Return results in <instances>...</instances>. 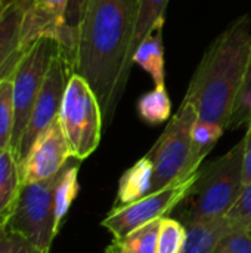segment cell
Segmentation results:
<instances>
[{
  "mask_svg": "<svg viewBox=\"0 0 251 253\" xmlns=\"http://www.w3.org/2000/svg\"><path fill=\"white\" fill-rule=\"evenodd\" d=\"M158 227L160 219L120 239H112L105 253H157Z\"/></svg>",
  "mask_w": 251,
  "mask_h": 253,
  "instance_id": "cell-18",
  "label": "cell"
},
{
  "mask_svg": "<svg viewBox=\"0 0 251 253\" xmlns=\"http://www.w3.org/2000/svg\"><path fill=\"white\" fill-rule=\"evenodd\" d=\"M78 168L80 160L70 159L64 166L55 188V227L59 231L64 218L67 216L72 202L75 200L80 185H78Z\"/></svg>",
  "mask_w": 251,
  "mask_h": 253,
  "instance_id": "cell-17",
  "label": "cell"
},
{
  "mask_svg": "<svg viewBox=\"0 0 251 253\" xmlns=\"http://www.w3.org/2000/svg\"><path fill=\"white\" fill-rule=\"evenodd\" d=\"M89 0H68L67 13H65V31H67V49L64 50L72 62L75 44H77V34L80 28V22L84 15V9ZM72 67V65H71Z\"/></svg>",
  "mask_w": 251,
  "mask_h": 253,
  "instance_id": "cell-24",
  "label": "cell"
},
{
  "mask_svg": "<svg viewBox=\"0 0 251 253\" xmlns=\"http://www.w3.org/2000/svg\"><path fill=\"white\" fill-rule=\"evenodd\" d=\"M59 47L61 44L50 37L38 39L25 52V55L22 56L21 62L18 64L12 76L15 120H13L10 150L15 159H16V151L19 148V142L28 125L31 111L34 108L36 99L41 90L50 61Z\"/></svg>",
  "mask_w": 251,
  "mask_h": 253,
  "instance_id": "cell-7",
  "label": "cell"
},
{
  "mask_svg": "<svg viewBox=\"0 0 251 253\" xmlns=\"http://www.w3.org/2000/svg\"><path fill=\"white\" fill-rule=\"evenodd\" d=\"M225 129L219 125L197 120L192 127V160L195 166H201L206 156L223 135Z\"/></svg>",
  "mask_w": 251,
  "mask_h": 253,
  "instance_id": "cell-22",
  "label": "cell"
},
{
  "mask_svg": "<svg viewBox=\"0 0 251 253\" xmlns=\"http://www.w3.org/2000/svg\"><path fill=\"white\" fill-rule=\"evenodd\" d=\"M58 120L72 159L81 162L98 148L104 120L102 110L89 83L77 73L70 76Z\"/></svg>",
  "mask_w": 251,
  "mask_h": 253,
  "instance_id": "cell-5",
  "label": "cell"
},
{
  "mask_svg": "<svg viewBox=\"0 0 251 253\" xmlns=\"http://www.w3.org/2000/svg\"><path fill=\"white\" fill-rule=\"evenodd\" d=\"M213 253H251V231L231 222V228L220 237Z\"/></svg>",
  "mask_w": 251,
  "mask_h": 253,
  "instance_id": "cell-25",
  "label": "cell"
},
{
  "mask_svg": "<svg viewBox=\"0 0 251 253\" xmlns=\"http://www.w3.org/2000/svg\"><path fill=\"white\" fill-rule=\"evenodd\" d=\"M7 9V7H6ZM6 9H3V10H0V19H1V16L4 15V12H6Z\"/></svg>",
  "mask_w": 251,
  "mask_h": 253,
  "instance_id": "cell-32",
  "label": "cell"
},
{
  "mask_svg": "<svg viewBox=\"0 0 251 253\" xmlns=\"http://www.w3.org/2000/svg\"><path fill=\"white\" fill-rule=\"evenodd\" d=\"M13 3H25V4H28V0H0V9H6Z\"/></svg>",
  "mask_w": 251,
  "mask_h": 253,
  "instance_id": "cell-30",
  "label": "cell"
},
{
  "mask_svg": "<svg viewBox=\"0 0 251 253\" xmlns=\"http://www.w3.org/2000/svg\"><path fill=\"white\" fill-rule=\"evenodd\" d=\"M251 120V101L250 104H249V122Z\"/></svg>",
  "mask_w": 251,
  "mask_h": 253,
  "instance_id": "cell-31",
  "label": "cell"
},
{
  "mask_svg": "<svg viewBox=\"0 0 251 253\" xmlns=\"http://www.w3.org/2000/svg\"><path fill=\"white\" fill-rule=\"evenodd\" d=\"M163 25L160 19L154 30L141 42L132 56V64L142 67L154 80L155 86L164 84V46H163Z\"/></svg>",
  "mask_w": 251,
  "mask_h": 253,
  "instance_id": "cell-13",
  "label": "cell"
},
{
  "mask_svg": "<svg viewBox=\"0 0 251 253\" xmlns=\"http://www.w3.org/2000/svg\"><path fill=\"white\" fill-rule=\"evenodd\" d=\"M68 0H28L21 27V44L30 47L43 37L56 40L67 49L65 13Z\"/></svg>",
  "mask_w": 251,
  "mask_h": 253,
  "instance_id": "cell-11",
  "label": "cell"
},
{
  "mask_svg": "<svg viewBox=\"0 0 251 253\" xmlns=\"http://www.w3.org/2000/svg\"><path fill=\"white\" fill-rule=\"evenodd\" d=\"M250 15H243L206 50L183 98L195 107L198 120L229 127L250 64Z\"/></svg>",
  "mask_w": 251,
  "mask_h": 253,
  "instance_id": "cell-2",
  "label": "cell"
},
{
  "mask_svg": "<svg viewBox=\"0 0 251 253\" xmlns=\"http://www.w3.org/2000/svg\"><path fill=\"white\" fill-rule=\"evenodd\" d=\"M251 101V53H250V64H249V70L246 74V80L244 84L241 87V92L238 95L237 104H235V110H234V116L231 120L229 127H237L241 126L244 123H249V104Z\"/></svg>",
  "mask_w": 251,
  "mask_h": 253,
  "instance_id": "cell-27",
  "label": "cell"
},
{
  "mask_svg": "<svg viewBox=\"0 0 251 253\" xmlns=\"http://www.w3.org/2000/svg\"><path fill=\"white\" fill-rule=\"evenodd\" d=\"M12 76L0 83V148H10L13 133L15 111Z\"/></svg>",
  "mask_w": 251,
  "mask_h": 253,
  "instance_id": "cell-23",
  "label": "cell"
},
{
  "mask_svg": "<svg viewBox=\"0 0 251 253\" xmlns=\"http://www.w3.org/2000/svg\"><path fill=\"white\" fill-rule=\"evenodd\" d=\"M188 228V237L182 253H213L220 237L231 228V221L225 218L192 224Z\"/></svg>",
  "mask_w": 251,
  "mask_h": 253,
  "instance_id": "cell-16",
  "label": "cell"
},
{
  "mask_svg": "<svg viewBox=\"0 0 251 253\" xmlns=\"http://www.w3.org/2000/svg\"><path fill=\"white\" fill-rule=\"evenodd\" d=\"M25 3L10 4L0 19V83L9 79L25 52L31 47L21 44V27Z\"/></svg>",
  "mask_w": 251,
  "mask_h": 253,
  "instance_id": "cell-12",
  "label": "cell"
},
{
  "mask_svg": "<svg viewBox=\"0 0 251 253\" xmlns=\"http://www.w3.org/2000/svg\"><path fill=\"white\" fill-rule=\"evenodd\" d=\"M0 10H3V9H0Z\"/></svg>",
  "mask_w": 251,
  "mask_h": 253,
  "instance_id": "cell-34",
  "label": "cell"
},
{
  "mask_svg": "<svg viewBox=\"0 0 251 253\" xmlns=\"http://www.w3.org/2000/svg\"><path fill=\"white\" fill-rule=\"evenodd\" d=\"M62 172V170H61ZM61 172L49 179L21 184L12 215L4 228L50 252L58 234L55 227V188Z\"/></svg>",
  "mask_w": 251,
  "mask_h": 253,
  "instance_id": "cell-6",
  "label": "cell"
},
{
  "mask_svg": "<svg viewBox=\"0 0 251 253\" xmlns=\"http://www.w3.org/2000/svg\"><path fill=\"white\" fill-rule=\"evenodd\" d=\"M21 188L19 163L10 148H0V225L9 221Z\"/></svg>",
  "mask_w": 251,
  "mask_h": 253,
  "instance_id": "cell-15",
  "label": "cell"
},
{
  "mask_svg": "<svg viewBox=\"0 0 251 253\" xmlns=\"http://www.w3.org/2000/svg\"><path fill=\"white\" fill-rule=\"evenodd\" d=\"M188 237V228L178 219L164 216L160 219L157 253H182Z\"/></svg>",
  "mask_w": 251,
  "mask_h": 253,
  "instance_id": "cell-21",
  "label": "cell"
},
{
  "mask_svg": "<svg viewBox=\"0 0 251 253\" xmlns=\"http://www.w3.org/2000/svg\"><path fill=\"white\" fill-rule=\"evenodd\" d=\"M226 218L232 224L251 231V182L243 188L238 200L235 202Z\"/></svg>",
  "mask_w": 251,
  "mask_h": 253,
  "instance_id": "cell-26",
  "label": "cell"
},
{
  "mask_svg": "<svg viewBox=\"0 0 251 253\" xmlns=\"http://www.w3.org/2000/svg\"><path fill=\"white\" fill-rule=\"evenodd\" d=\"M172 102L166 86H155L152 90L143 93L138 101V113L148 125H160L169 120Z\"/></svg>",
  "mask_w": 251,
  "mask_h": 253,
  "instance_id": "cell-20",
  "label": "cell"
},
{
  "mask_svg": "<svg viewBox=\"0 0 251 253\" xmlns=\"http://www.w3.org/2000/svg\"><path fill=\"white\" fill-rule=\"evenodd\" d=\"M170 0H139V9H138V19H136V30L135 37L130 47L129 55V71L132 68V56L136 47L141 44V42L154 30L157 22L160 19H164V10L167 7Z\"/></svg>",
  "mask_w": 251,
  "mask_h": 253,
  "instance_id": "cell-19",
  "label": "cell"
},
{
  "mask_svg": "<svg viewBox=\"0 0 251 253\" xmlns=\"http://www.w3.org/2000/svg\"><path fill=\"white\" fill-rule=\"evenodd\" d=\"M139 0H89L80 22L72 73L95 92L102 117L109 120L129 79V55Z\"/></svg>",
  "mask_w": 251,
  "mask_h": 253,
  "instance_id": "cell-1",
  "label": "cell"
},
{
  "mask_svg": "<svg viewBox=\"0 0 251 253\" xmlns=\"http://www.w3.org/2000/svg\"><path fill=\"white\" fill-rule=\"evenodd\" d=\"M197 173L155 193H149L133 203L114 206L102 219L101 225L107 228L114 239H120L138 228L167 216L186 199L197 179Z\"/></svg>",
  "mask_w": 251,
  "mask_h": 253,
  "instance_id": "cell-8",
  "label": "cell"
},
{
  "mask_svg": "<svg viewBox=\"0 0 251 253\" xmlns=\"http://www.w3.org/2000/svg\"><path fill=\"white\" fill-rule=\"evenodd\" d=\"M71 74H72L71 62L67 53L64 52V49L59 47L50 61L41 90L36 99L28 125L19 142V148L16 151V160L19 166L27 157V154L30 153L38 135L43 130H46L58 119L64 92H65V87Z\"/></svg>",
  "mask_w": 251,
  "mask_h": 253,
  "instance_id": "cell-9",
  "label": "cell"
},
{
  "mask_svg": "<svg viewBox=\"0 0 251 253\" xmlns=\"http://www.w3.org/2000/svg\"><path fill=\"white\" fill-rule=\"evenodd\" d=\"M197 120L195 107L183 99L179 111L170 119L167 127L146 154L154 168L149 193L186 179L200 170L192 160V127Z\"/></svg>",
  "mask_w": 251,
  "mask_h": 253,
  "instance_id": "cell-4",
  "label": "cell"
},
{
  "mask_svg": "<svg viewBox=\"0 0 251 253\" xmlns=\"http://www.w3.org/2000/svg\"><path fill=\"white\" fill-rule=\"evenodd\" d=\"M0 253H50L46 251H41L31 245L28 240L24 237L7 231L6 228L3 230L0 236Z\"/></svg>",
  "mask_w": 251,
  "mask_h": 253,
  "instance_id": "cell-28",
  "label": "cell"
},
{
  "mask_svg": "<svg viewBox=\"0 0 251 253\" xmlns=\"http://www.w3.org/2000/svg\"><path fill=\"white\" fill-rule=\"evenodd\" d=\"M152 163L145 156L129 168L118 181L117 200L114 206H124L133 203L143 196L149 194L152 184Z\"/></svg>",
  "mask_w": 251,
  "mask_h": 253,
  "instance_id": "cell-14",
  "label": "cell"
},
{
  "mask_svg": "<svg viewBox=\"0 0 251 253\" xmlns=\"http://www.w3.org/2000/svg\"><path fill=\"white\" fill-rule=\"evenodd\" d=\"M3 230H4V227H3V225H0V236H1V233H3Z\"/></svg>",
  "mask_w": 251,
  "mask_h": 253,
  "instance_id": "cell-33",
  "label": "cell"
},
{
  "mask_svg": "<svg viewBox=\"0 0 251 253\" xmlns=\"http://www.w3.org/2000/svg\"><path fill=\"white\" fill-rule=\"evenodd\" d=\"M244 139L235 144L226 154L207 163L198 170L197 179L182 202V224L189 227L225 218L238 200L244 182Z\"/></svg>",
  "mask_w": 251,
  "mask_h": 253,
  "instance_id": "cell-3",
  "label": "cell"
},
{
  "mask_svg": "<svg viewBox=\"0 0 251 253\" xmlns=\"http://www.w3.org/2000/svg\"><path fill=\"white\" fill-rule=\"evenodd\" d=\"M244 139V173H243V182L244 187L251 182V120L249 122V129Z\"/></svg>",
  "mask_w": 251,
  "mask_h": 253,
  "instance_id": "cell-29",
  "label": "cell"
},
{
  "mask_svg": "<svg viewBox=\"0 0 251 253\" xmlns=\"http://www.w3.org/2000/svg\"><path fill=\"white\" fill-rule=\"evenodd\" d=\"M72 159L68 141L56 119L43 130L19 166L21 184L38 182L58 175Z\"/></svg>",
  "mask_w": 251,
  "mask_h": 253,
  "instance_id": "cell-10",
  "label": "cell"
}]
</instances>
